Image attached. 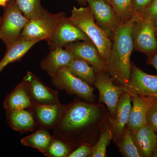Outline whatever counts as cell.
I'll list each match as a JSON object with an SVG mask.
<instances>
[{"label": "cell", "instance_id": "14", "mask_svg": "<svg viewBox=\"0 0 157 157\" xmlns=\"http://www.w3.org/2000/svg\"><path fill=\"white\" fill-rule=\"evenodd\" d=\"M132 107L126 127L131 133L147 125V115L149 109L157 101V98L151 96L131 95Z\"/></svg>", "mask_w": 157, "mask_h": 157}, {"label": "cell", "instance_id": "10", "mask_svg": "<svg viewBox=\"0 0 157 157\" xmlns=\"http://www.w3.org/2000/svg\"><path fill=\"white\" fill-rule=\"evenodd\" d=\"M63 48L70 51L74 57L89 64L97 73L108 72L107 63L101 58L98 48L90 39L72 42Z\"/></svg>", "mask_w": 157, "mask_h": 157}, {"label": "cell", "instance_id": "2", "mask_svg": "<svg viewBox=\"0 0 157 157\" xmlns=\"http://www.w3.org/2000/svg\"><path fill=\"white\" fill-rule=\"evenodd\" d=\"M140 16L134 15L126 22L122 24L112 41L109 60L108 73L122 85L129 81L132 72L131 57L134 50L132 36V27Z\"/></svg>", "mask_w": 157, "mask_h": 157}, {"label": "cell", "instance_id": "17", "mask_svg": "<svg viewBox=\"0 0 157 157\" xmlns=\"http://www.w3.org/2000/svg\"><path fill=\"white\" fill-rule=\"evenodd\" d=\"M74 58L69 50L63 48H56L51 50L41 61L40 67L51 77L60 69L67 67Z\"/></svg>", "mask_w": 157, "mask_h": 157}, {"label": "cell", "instance_id": "23", "mask_svg": "<svg viewBox=\"0 0 157 157\" xmlns=\"http://www.w3.org/2000/svg\"><path fill=\"white\" fill-rule=\"evenodd\" d=\"M66 67L73 75L90 85L92 86L94 84L97 72L86 62L74 58L70 63Z\"/></svg>", "mask_w": 157, "mask_h": 157}, {"label": "cell", "instance_id": "37", "mask_svg": "<svg viewBox=\"0 0 157 157\" xmlns=\"http://www.w3.org/2000/svg\"><path fill=\"white\" fill-rule=\"evenodd\" d=\"M154 25L155 28L156 33V35H157V18L154 21Z\"/></svg>", "mask_w": 157, "mask_h": 157}, {"label": "cell", "instance_id": "4", "mask_svg": "<svg viewBox=\"0 0 157 157\" xmlns=\"http://www.w3.org/2000/svg\"><path fill=\"white\" fill-rule=\"evenodd\" d=\"M67 17L63 12L52 14L43 8L36 17L29 19L20 39L29 41H48L52 37L60 23Z\"/></svg>", "mask_w": 157, "mask_h": 157}, {"label": "cell", "instance_id": "35", "mask_svg": "<svg viewBox=\"0 0 157 157\" xmlns=\"http://www.w3.org/2000/svg\"><path fill=\"white\" fill-rule=\"evenodd\" d=\"M9 0H0V6L3 8L6 7Z\"/></svg>", "mask_w": 157, "mask_h": 157}, {"label": "cell", "instance_id": "32", "mask_svg": "<svg viewBox=\"0 0 157 157\" xmlns=\"http://www.w3.org/2000/svg\"><path fill=\"white\" fill-rule=\"evenodd\" d=\"M140 18L149 20L154 22L157 18V0H153L145 9Z\"/></svg>", "mask_w": 157, "mask_h": 157}, {"label": "cell", "instance_id": "38", "mask_svg": "<svg viewBox=\"0 0 157 157\" xmlns=\"http://www.w3.org/2000/svg\"><path fill=\"white\" fill-rule=\"evenodd\" d=\"M2 17H0V29H1V23H2Z\"/></svg>", "mask_w": 157, "mask_h": 157}, {"label": "cell", "instance_id": "11", "mask_svg": "<svg viewBox=\"0 0 157 157\" xmlns=\"http://www.w3.org/2000/svg\"><path fill=\"white\" fill-rule=\"evenodd\" d=\"M34 104H60L59 93L46 86L36 76L28 71L22 82Z\"/></svg>", "mask_w": 157, "mask_h": 157}, {"label": "cell", "instance_id": "9", "mask_svg": "<svg viewBox=\"0 0 157 157\" xmlns=\"http://www.w3.org/2000/svg\"><path fill=\"white\" fill-rule=\"evenodd\" d=\"M121 86L124 92L131 95L151 96L157 98V76L147 73L134 64L132 65L129 81Z\"/></svg>", "mask_w": 157, "mask_h": 157}, {"label": "cell", "instance_id": "5", "mask_svg": "<svg viewBox=\"0 0 157 157\" xmlns=\"http://www.w3.org/2000/svg\"><path fill=\"white\" fill-rule=\"evenodd\" d=\"M4 8L0 39L5 43L7 49L20 39L29 19L23 14L15 0H9Z\"/></svg>", "mask_w": 157, "mask_h": 157}, {"label": "cell", "instance_id": "3", "mask_svg": "<svg viewBox=\"0 0 157 157\" xmlns=\"http://www.w3.org/2000/svg\"><path fill=\"white\" fill-rule=\"evenodd\" d=\"M67 19L87 35L96 45L101 58L107 63L109 60L112 42L107 34L96 23L88 6L77 8L74 7Z\"/></svg>", "mask_w": 157, "mask_h": 157}, {"label": "cell", "instance_id": "22", "mask_svg": "<svg viewBox=\"0 0 157 157\" xmlns=\"http://www.w3.org/2000/svg\"><path fill=\"white\" fill-rule=\"evenodd\" d=\"M52 139V135H51L48 130L39 128L33 134L22 138L21 142L24 146L36 149L44 154Z\"/></svg>", "mask_w": 157, "mask_h": 157}, {"label": "cell", "instance_id": "1", "mask_svg": "<svg viewBox=\"0 0 157 157\" xmlns=\"http://www.w3.org/2000/svg\"><path fill=\"white\" fill-rule=\"evenodd\" d=\"M105 114L101 106L87 101H76L66 105L60 119L53 129L54 135L64 139L76 148L90 142Z\"/></svg>", "mask_w": 157, "mask_h": 157}, {"label": "cell", "instance_id": "6", "mask_svg": "<svg viewBox=\"0 0 157 157\" xmlns=\"http://www.w3.org/2000/svg\"><path fill=\"white\" fill-rule=\"evenodd\" d=\"M51 81L58 89L65 90L70 94L76 95L87 102L95 101L92 86L73 75L67 67L60 69L51 77Z\"/></svg>", "mask_w": 157, "mask_h": 157}, {"label": "cell", "instance_id": "19", "mask_svg": "<svg viewBox=\"0 0 157 157\" xmlns=\"http://www.w3.org/2000/svg\"><path fill=\"white\" fill-rule=\"evenodd\" d=\"M132 139L140 157H151L157 145V134L147 124L132 133Z\"/></svg>", "mask_w": 157, "mask_h": 157}, {"label": "cell", "instance_id": "21", "mask_svg": "<svg viewBox=\"0 0 157 157\" xmlns=\"http://www.w3.org/2000/svg\"><path fill=\"white\" fill-rule=\"evenodd\" d=\"M38 41H29L20 39L7 49L4 57L0 61V73L8 65L18 61L27 53Z\"/></svg>", "mask_w": 157, "mask_h": 157}, {"label": "cell", "instance_id": "29", "mask_svg": "<svg viewBox=\"0 0 157 157\" xmlns=\"http://www.w3.org/2000/svg\"><path fill=\"white\" fill-rule=\"evenodd\" d=\"M93 151V146L89 142H84L71 152L68 157H91Z\"/></svg>", "mask_w": 157, "mask_h": 157}, {"label": "cell", "instance_id": "27", "mask_svg": "<svg viewBox=\"0 0 157 157\" xmlns=\"http://www.w3.org/2000/svg\"><path fill=\"white\" fill-rule=\"evenodd\" d=\"M15 1L23 14L29 19L39 15L43 9L40 0H15Z\"/></svg>", "mask_w": 157, "mask_h": 157}, {"label": "cell", "instance_id": "25", "mask_svg": "<svg viewBox=\"0 0 157 157\" xmlns=\"http://www.w3.org/2000/svg\"><path fill=\"white\" fill-rule=\"evenodd\" d=\"M118 143L119 151L123 156L140 157L132 139V133L126 126L124 129L122 135Z\"/></svg>", "mask_w": 157, "mask_h": 157}, {"label": "cell", "instance_id": "39", "mask_svg": "<svg viewBox=\"0 0 157 157\" xmlns=\"http://www.w3.org/2000/svg\"></svg>", "mask_w": 157, "mask_h": 157}, {"label": "cell", "instance_id": "26", "mask_svg": "<svg viewBox=\"0 0 157 157\" xmlns=\"http://www.w3.org/2000/svg\"><path fill=\"white\" fill-rule=\"evenodd\" d=\"M133 0H109V5L123 23L128 21L132 17Z\"/></svg>", "mask_w": 157, "mask_h": 157}, {"label": "cell", "instance_id": "31", "mask_svg": "<svg viewBox=\"0 0 157 157\" xmlns=\"http://www.w3.org/2000/svg\"><path fill=\"white\" fill-rule=\"evenodd\" d=\"M153 0H133L132 5V16L137 15L141 17L145 9Z\"/></svg>", "mask_w": 157, "mask_h": 157}, {"label": "cell", "instance_id": "34", "mask_svg": "<svg viewBox=\"0 0 157 157\" xmlns=\"http://www.w3.org/2000/svg\"><path fill=\"white\" fill-rule=\"evenodd\" d=\"M76 1L78 5L81 6H85L87 4V0H76ZM102 1L109 3V0H102Z\"/></svg>", "mask_w": 157, "mask_h": 157}, {"label": "cell", "instance_id": "20", "mask_svg": "<svg viewBox=\"0 0 157 157\" xmlns=\"http://www.w3.org/2000/svg\"><path fill=\"white\" fill-rule=\"evenodd\" d=\"M34 103L22 82L19 83L6 97L3 106L6 112L30 109Z\"/></svg>", "mask_w": 157, "mask_h": 157}, {"label": "cell", "instance_id": "15", "mask_svg": "<svg viewBox=\"0 0 157 157\" xmlns=\"http://www.w3.org/2000/svg\"><path fill=\"white\" fill-rule=\"evenodd\" d=\"M66 105L58 104H34L30 108L39 128L53 130L61 117Z\"/></svg>", "mask_w": 157, "mask_h": 157}, {"label": "cell", "instance_id": "28", "mask_svg": "<svg viewBox=\"0 0 157 157\" xmlns=\"http://www.w3.org/2000/svg\"><path fill=\"white\" fill-rule=\"evenodd\" d=\"M113 138V134L111 129L104 130L100 135L98 141L93 146V151L91 157H106L107 147L109 145Z\"/></svg>", "mask_w": 157, "mask_h": 157}, {"label": "cell", "instance_id": "30", "mask_svg": "<svg viewBox=\"0 0 157 157\" xmlns=\"http://www.w3.org/2000/svg\"><path fill=\"white\" fill-rule=\"evenodd\" d=\"M147 124L157 135V101L148 109L147 115Z\"/></svg>", "mask_w": 157, "mask_h": 157}, {"label": "cell", "instance_id": "13", "mask_svg": "<svg viewBox=\"0 0 157 157\" xmlns=\"http://www.w3.org/2000/svg\"><path fill=\"white\" fill-rule=\"evenodd\" d=\"M84 32L68 21L66 17L60 23L53 36L46 41L50 50L64 48L72 42L89 40Z\"/></svg>", "mask_w": 157, "mask_h": 157}, {"label": "cell", "instance_id": "16", "mask_svg": "<svg viewBox=\"0 0 157 157\" xmlns=\"http://www.w3.org/2000/svg\"><path fill=\"white\" fill-rule=\"evenodd\" d=\"M132 98L128 93L124 92L120 97L116 111L113 118L110 119L113 137L119 142L126 126L132 109Z\"/></svg>", "mask_w": 157, "mask_h": 157}, {"label": "cell", "instance_id": "33", "mask_svg": "<svg viewBox=\"0 0 157 157\" xmlns=\"http://www.w3.org/2000/svg\"><path fill=\"white\" fill-rule=\"evenodd\" d=\"M147 63L149 64L152 66L155 69L157 72V51L151 57L147 59Z\"/></svg>", "mask_w": 157, "mask_h": 157}, {"label": "cell", "instance_id": "36", "mask_svg": "<svg viewBox=\"0 0 157 157\" xmlns=\"http://www.w3.org/2000/svg\"><path fill=\"white\" fill-rule=\"evenodd\" d=\"M151 157H157V146L155 147L152 153Z\"/></svg>", "mask_w": 157, "mask_h": 157}, {"label": "cell", "instance_id": "12", "mask_svg": "<svg viewBox=\"0 0 157 157\" xmlns=\"http://www.w3.org/2000/svg\"><path fill=\"white\" fill-rule=\"evenodd\" d=\"M94 85L99 91L98 102L104 103L113 117L118 101L124 92L121 86H116L114 84L108 72L97 73Z\"/></svg>", "mask_w": 157, "mask_h": 157}, {"label": "cell", "instance_id": "8", "mask_svg": "<svg viewBox=\"0 0 157 157\" xmlns=\"http://www.w3.org/2000/svg\"><path fill=\"white\" fill-rule=\"evenodd\" d=\"M98 25L112 41L116 32L123 23L109 3L102 0H87Z\"/></svg>", "mask_w": 157, "mask_h": 157}, {"label": "cell", "instance_id": "24", "mask_svg": "<svg viewBox=\"0 0 157 157\" xmlns=\"http://www.w3.org/2000/svg\"><path fill=\"white\" fill-rule=\"evenodd\" d=\"M74 149V147L67 141L52 135L50 145L44 155L48 157H68Z\"/></svg>", "mask_w": 157, "mask_h": 157}, {"label": "cell", "instance_id": "18", "mask_svg": "<svg viewBox=\"0 0 157 157\" xmlns=\"http://www.w3.org/2000/svg\"><path fill=\"white\" fill-rule=\"evenodd\" d=\"M6 120L9 127L19 132H32L39 127L30 109L6 112Z\"/></svg>", "mask_w": 157, "mask_h": 157}, {"label": "cell", "instance_id": "7", "mask_svg": "<svg viewBox=\"0 0 157 157\" xmlns=\"http://www.w3.org/2000/svg\"><path fill=\"white\" fill-rule=\"evenodd\" d=\"M132 36L134 50L151 57L157 51V37L154 22L139 18L132 27Z\"/></svg>", "mask_w": 157, "mask_h": 157}]
</instances>
